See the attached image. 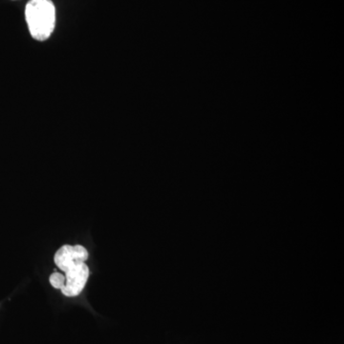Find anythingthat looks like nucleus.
<instances>
[{
  "instance_id": "1",
  "label": "nucleus",
  "mask_w": 344,
  "mask_h": 344,
  "mask_svg": "<svg viewBox=\"0 0 344 344\" xmlns=\"http://www.w3.org/2000/svg\"><path fill=\"white\" fill-rule=\"evenodd\" d=\"M88 257L87 249L82 245H63L56 251L55 264L65 277V283L61 290L65 297H78L85 288L90 275L86 264Z\"/></svg>"
},
{
  "instance_id": "2",
  "label": "nucleus",
  "mask_w": 344,
  "mask_h": 344,
  "mask_svg": "<svg viewBox=\"0 0 344 344\" xmlns=\"http://www.w3.org/2000/svg\"><path fill=\"white\" fill-rule=\"evenodd\" d=\"M25 21L32 39L48 41L54 33L57 10L52 0H30L25 7Z\"/></svg>"
},
{
  "instance_id": "3",
  "label": "nucleus",
  "mask_w": 344,
  "mask_h": 344,
  "mask_svg": "<svg viewBox=\"0 0 344 344\" xmlns=\"http://www.w3.org/2000/svg\"><path fill=\"white\" fill-rule=\"evenodd\" d=\"M49 282L53 288L61 291L65 283V277L61 273H53L49 277Z\"/></svg>"
}]
</instances>
